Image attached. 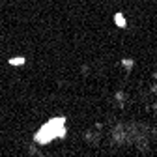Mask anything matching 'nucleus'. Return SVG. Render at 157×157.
Listing matches in <instances>:
<instances>
[{
  "instance_id": "2",
  "label": "nucleus",
  "mask_w": 157,
  "mask_h": 157,
  "mask_svg": "<svg viewBox=\"0 0 157 157\" xmlns=\"http://www.w3.org/2000/svg\"><path fill=\"white\" fill-rule=\"evenodd\" d=\"M116 25L125 26V19H124V15H116Z\"/></svg>"
},
{
  "instance_id": "1",
  "label": "nucleus",
  "mask_w": 157,
  "mask_h": 157,
  "mask_svg": "<svg viewBox=\"0 0 157 157\" xmlns=\"http://www.w3.org/2000/svg\"><path fill=\"white\" fill-rule=\"evenodd\" d=\"M62 135H64V120H52L45 127H41V131L36 135V139L37 142H51L54 136H62Z\"/></svg>"
}]
</instances>
